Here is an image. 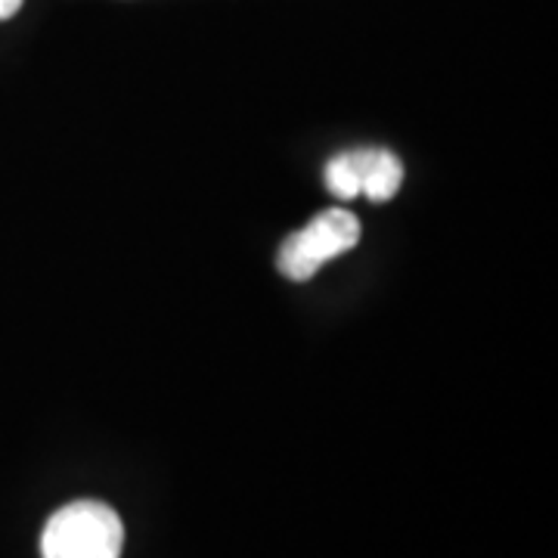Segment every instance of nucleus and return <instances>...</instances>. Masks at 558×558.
<instances>
[{
  "mask_svg": "<svg viewBox=\"0 0 558 558\" xmlns=\"http://www.w3.org/2000/svg\"><path fill=\"white\" fill-rule=\"evenodd\" d=\"M22 0H0V20H10V16H16L20 13Z\"/></svg>",
  "mask_w": 558,
  "mask_h": 558,
  "instance_id": "obj_5",
  "label": "nucleus"
},
{
  "mask_svg": "<svg viewBox=\"0 0 558 558\" xmlns=\"http://www.w3.org/2000/svg\"><path fill=\"white\" fill-rule=\"evenodd\" d=\"M351 161L357 168L360 196L373 202H388L398 196L403 183V165L395 153L388 149H354Z\"/></svg>",
  "mask_w": 558,
  "mask_h": 558,
  "instance_id": "obj_3",
  "label": "nucleus"
},
{
  "mask_svg": "<svg viewBox=\"0 0 558 558\" xmlns=\"http://www.w3.org/2000/svg\"><path fill=\"white\" fill-rule=\"evenodd\" d=\"M124 546L121 519L94 499H78L62 506L47 521L40 553L44 558H119Z\"/></svg>",
  "mask_w": 558,
  "mask_h": 558,
  "instance_id": "obj_1",
  "label": "nucleus"
},
{
  "mask_svg": "<svg viewBox=\"0 0 558 558\" xmlns=\"http://www.w3.org/2000/svg\"><path fill=\"white\" fill-rule=\"evenodd\" d=\"M360 242V220L348 208H329L279 245V270L295 282L317 274L323 264L351 252Z\"/></svg>",
  "mask_w": 558,
  "mask_h": 558,
  "instance_id": "obj_2",
  "label": "nucleus"
},
{
  "mask_svg": "<svg viewBox=\"0 0 558 558\" xmlns=\"http://www.w3.org/2000/svg\"><path fill=\"white\" fill-rule=\"evenodd\" d=\"M326 186L339 199H354V196H360L357 168L351 161V153H341L339 159H332L326 165Z\"/></svg>",
  "mask_w": 558,
  "mask_h": 558,
  "instance_id": "obj_4",
  "label": "nucleus"
}]
</instances>
